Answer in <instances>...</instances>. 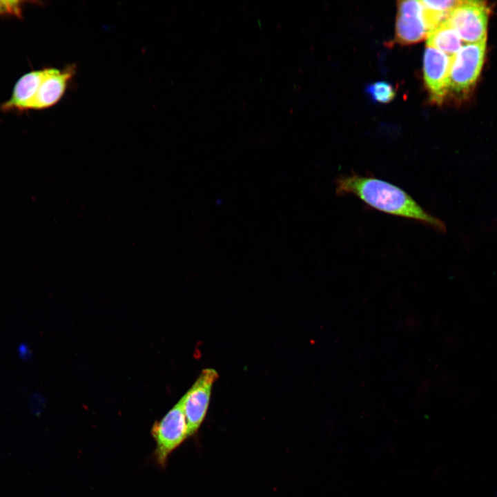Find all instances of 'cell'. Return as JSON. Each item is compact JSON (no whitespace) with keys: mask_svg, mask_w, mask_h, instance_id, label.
<instances>
[{"mask_svg":"<svg viewBox=\"0 0 497 497\" xmlns=\"http://www.w3.org/2000/svg\"><path fill=\"white\" fill-rule=\"evenodd\" d=\"M44 69L30 71L15 83L10 97L3 102L0 109L7 112L29 110L43 75Z\"/></svg>","mask_w":497,"mask_h":497,"instance_id":"9","label":"cell"},{"mask_svg":"<svg viewBox=\"0 0 497 497\" xmlns=\"http://www.w3.org/2000/svg\"><path fill=\"white\" fill-rule=\"evenodd\" d=\"M44 405V398L38 393H33L29 399L28 407L34 415L39 416L42 412Z\"/></svg>","mask_w":497,"mask_h":497,"instance_id":"14","label":"cell"},{"mask_svg":"<svg viewBox=\"0 0 497 497\" xmlns=\"http://www.w3.org/2000/svg\"><path fill=\"white\" fill-rule=\"evenodd\" d=\"M26 3L27 1L19 0H0V16L22 19L23 8Z\"/></svg>","mask_w":497,"mask_h":497,"instance_id":"12","label":"cell"},{"mask_svg":"<svg viewBox=\"0 0 497 497\" xmlns=\"http://www.w3.org/2000/svg\"><path fill=\"white\" fill-rule=\"evenodd\" d=\"M460 1H421V4L434 11L449 14Z\"/></svg>","mask_w":497,"mask_h":497,"instance_id":"13","label":"cell"},{"mask_svg":"<svg viewBox=\"0 0 497 497\" xmlns=\"http://www.w3.org/2000/svg\"><path fill=\"white\" fill-rule=\"evenodd\" d=\"M217 378L215 369H203L193 386L179 400L187 423L188 437L197 431L206 416L212 386Z\"/></svg>","mask_w":497,"mask_h":497,"instance_id":"5","label":"cell"},{"mask_svg":"<svg viewBox=\"0 0 497 497\" xmlns=\"http://www.w3.org/2000/svg\"><path fill=\"white\" fill-rule=\"evenodd\" d=\"M155 442L154 452L157 465L164 467L169 455L188 438V427L180 400L151 429Z\"/></svg>","mask_w":497,"mask_h":497,"instance_id":"2","label":"cell"},{"mask_svg":"<svg viewBox=\"0 0 497 497\" xmlns=\"http://www.w3.org/2000/svg\"><path fill=\"white\" fill-rule=\"evenodd\" d=\"M428 33L422 14V6L418 1H401L398 3L396 39L401 44L421 41Z\"/></svg>","mask_w":497,"mask_h":497,"instance_id":"8","label":"cell"},{"mask_svg":"<svg viewBox=\"0 0 497 497\" xmlns=\"http://www.w3.org/2000/svg\"><path fill=\"white\" fill-rule=\"evenodd\" d=\"M42 80L29 110H40L57 104L75 72V66L63 69L45 68Z\"/></svg>","mask_w":497,"mask_h":497,"instance_id":"7","label":"cell"},{"mask_svg":"<svg viewBox=\"0 0 497 497\" xmlns=\"http://www.w3.org/2000/svg\"><path fill=\"white\" fill-rule=\"evenodd\" d=\"M489 10L478 1H460L449 12L447 21L460 39L471 43L486 40Z\"/></svg>","mask_w":497,"mask_h":497,"instance_id":"3","label":"cell"},{"mask_svg":"<svg viewBox=\"0 0 497 497\" xmlns=\"http://www.w3.org/2000/svg\"><path fill=\"white\" fill-rule=\"evenodd\" d=\"M452 57L427 47L423 58V71L426 88L431 101L440 104L449 90Z\"/></svg>","mask_w":497,"mask_h":497,"instance_id":"6","label":"cell"},{"mask_svg":"<svg viewBox=\"0 0 497 497\" xmlns=\"http://www.w3.org/2000/svg\"><path fill=\"white\" fill-rule=\"evenodd\" d=\"M17 351L19 358L24 361H28L32 357V353L28 344L26 342L21 343L18 347Z\"/></svg>","mask_w":497,"mask_h":497,"instance_id":"15","label":"cell"},{"mask_svg":"<svg viewBox=\"0 0 497 497\" xmlns=\"http://www.w3.org/2000/svg\"><path fill=\"white\" fill-rule=\"evenodd\" d=\"M485 47L486 40L462 46L452 57L449 89L462 92L474 84L483 67Z\"/></svg>","mask_w":497,"mask_h":497,"instance_id":"4","label":"cell"},{"mask_svg":"<svg viewBox=\"0 0 497 497\" xmlns=\"http://www.w3.org/2000/svg\"><path fill=\"white\" fill-rule=\"evenodd\" d=\"M366 91L374 101L382 104L390 102L396 95L393 86L382 81L369 84Z\"/></svg>","mask_w":497,"mask_h":497,"instance_id":"11","label":"cell"},{"mask_svg":"<svg viewBox=\"0 0 497 497\" xmlns=\"http://www.w3.org/2000/svg\"><path fill=\"white\" fill-rule=\"evenodd\" d=\"M337 195H353L370 207L387 214L414 220L438 232L445 233V224L428 213L400 187L373 176L355 173L338 177Z\"/></svg>","mask_w":497,"mask_h":497,"instance_id":"1","label":"cell"},{"mask_svg":"<svg viewBox=\"0 0 497 497\" xmlns=\"http://www.w3.org/2000/svg\"><path fill=\"white\" fill-rule=\"evenodd\" d=\"M427 46L453 57L462 47V39L447 19L428 32Z\"/></svg>","mask_w":497,"mask_h":497,"instance_id":"10","label":"cell"}]
</instances>
